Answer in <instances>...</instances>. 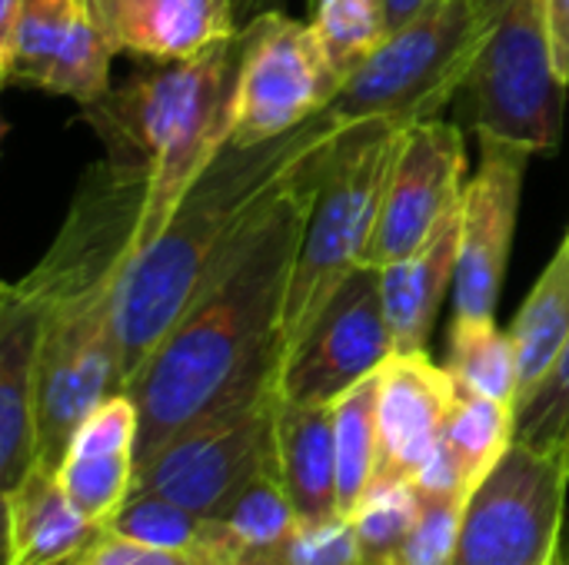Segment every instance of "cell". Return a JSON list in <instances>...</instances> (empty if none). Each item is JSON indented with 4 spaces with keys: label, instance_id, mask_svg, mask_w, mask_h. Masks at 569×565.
I'll return each mask as SVG.
<instances>
[{
    "label": "cell",
    "instance_id": "6da1fadb",
    "mask_svg": "<svg viewBox=\"0 0 569 565\" xmlns=\"http://www.w3.org/2000/svg\"><path fill=\"white\" fill-rule=\"evenodd\" d=\"M340 140L317 153L230 250L127 390L140 413L137 470L190 426L277 393L283 303L313 200Z\"/></svg>",
    "mask_w": 569,
    "mask_h": 565
},
{
    "label": "cell",
    "instance_id": "7a4b0ae2",
    "mask_svg": "<svg viewBox=\"0 0 569 565\" xmlns=\"http://www.w3.org/2000/svg\"><path fill=\"white\" fill-rule=\"evenodd\" d=\"M357 120L333 107L310 123L263 143H227L213 163L187 190L153 243L127 263L113 323L120 343L123 393L133 386L147 360L180 323L200 290L213 280L230 250L263 220L293 176L327 147H333Z\"/></svg>",
    "mask_w": 569,
    "mask_h": 565
},
{
    "label": "cell",
    "instance_id": "3957f363",
    "mask_svg": "<svg viewBox=\"0 0 569 565\" xmlns=\"http://www.w3.org/2000/svg\"><path fill=\"white\" fill-rule=\"evenodd\" d=\"M240 33L187 60H143L120 87L83 107L107 160L147 173L140 250L160 236L187 190L230 143Z\"/></svg>",
    "mask_w": 569,
    "mask_h": 565
},
{
    "label": "cell",
    "instance_id": "277c9868",
    "mask_svg": "<svg viewBox=\"0 0 569 565\" xmlns=\"http://www.w3.org/2000/svg\"><path fill=\"white\" fill-rule=\"evenodd\" d=\"M407 127L373 117L357 120L330 157L323 186L313 200L300 256L290 276L280 343H277V383L297 350L307 343L340 286L363 266L373 240L380 206L403 147Z\"/></svg>",
    "mask_w": 569,
    "mask_h": 565
},
{
    "label": "cell",
    "instance_id": "5b68a950",
    "mask_svg": "<svg viewBox=\"0 0 569 565\" xmlns=\"http://www.w3.org/2000/svg\"><path fill=\"white\" fill-rule=\"evenodd\" d=\"M513 0H430L350 77L333 110L400 127L443 117Z\"/></svg>",
    "mask_w": 569,
    "mask_h": 565
},
{
    "label": "cell",
    "instance_id": "8992f818",
    "mask_svg": "<svg viewBox=\"0 0 569 565\" xmlns=\"http://www.w3.org/2000/svg\"><path fill=\"white\" fill-rule=\"evenodd\" d=\"M457 123L550 153L563 140L567 83L550 43V0H513L453 97Z\"/></svg>",
    "mask_w": 569,
    "mask_h": 565
},
{
    "label": "cell",
    "instance_id": "52a82bcc",
    "mask_svg": "<svg viewBox=\"0 0 569 565\" xmlns=\"http://www.w3.org/2000/svg\"><path fill=\"white\" fill-rule=\"evenodd\" d=\"M117 286L80 293L43 316L37 363V466L57 473L77 426L123 393L113 323Z\"/></svg>",
    "mask_w": 569,
    "mask_h": 565
},
{
    "label": "cell",
    "instance_id": "ba28073f",
    "mask_svg": "<svg viewBox=\"0 0 569 565\" xmlns=\"http://www.w3.org/2000/svg\"><path fill=\"white\" fill-rule=\"evenodd\" d=\"M347 77L310 20L270 10L240 27L230 143L250 147L290 133L337 103Z\"/></svg>",
    "mask_w": 569,
    "mask_h": 565
},
{
    "label": "cell",
    "instance_id": "9c48e42d",
    "mask_svg": "<svg viewBox=\"0 0 569 565\" xmlns=\"http://www.w3.org/2000/svg\"><path fill=\"white\" fill-rule=\"evenodd\" d=\"M567 486L569 453L513 440L467 500L453 565H553Z\"/></svg>",
    "mask_w": 569,
    "mask_h": 565
},
{
    "label": "cell",
    "instance_id": "30bf717a",
    "mask_svg": "<svg viewBox=\"0 0 569 565\" xmlns=\"http://www.w3.org/2000/svg\"><path fill=\"white\" fill-rule=\"evenodd\" d=\"M273 413L277 393L190 426L137 470L130 496H163L190 513L217 516L273 463Z\"/></svg>",
    "mask_w": 569,
    "mask_h": 565
},
{
    "label": "cell",
    "instance_id": "8fae6325",
    "mask_svg": "<svg viewBox=\"0 0 569 565\" xmlns=\"http://www.w3.org/2000/svg\"><path fill=\"white\" fill-rule=\"evenodd\" d=\"M537 150L483 133L480 170L463 186L460 256L453 280V316H493L513 250L523 180Z\"/></svg>",
    "mask_w": 569,
    "mask_h": 565
},
{
    "label": "cell",
    "instance_id": "7c38bea8",
    "mask_svg": "<svg viewBox=\"0 0 569 565\" xmlns=\"http://www.w3.org/2000/svg\"><path fill=\"white\" fill-rule=\"evenodd\" d=\"M463 127L443 117L407 123V137L380 206L363 266H390L417 253L463 200Z\"/></svg>",
    "mask_w": 569,
    "mask_h": 565
},
{
    "label": "cell",
    "instance_id": "4fadbf2b",
    "mask_svg": "<svg viewBox=\"0 0 569 565\" xmlns=\"http://www.w3.org/2000/svg\"><path fill=\"white\" fill-rule=\"evenodd\" d=\"M393 356L377 266H360L323 310L320 323L287 363L277 396L290 403H333Z\"/></svg>",
    "mask_w": 569,
    "mask_h": 565
},
{
    "label": "cell",
    "instance_id": "5bb4252c",
    "mask_svg": "<svg viewBox=\"0 0 569 565\" xmlns=\"http://www.w3.org/2000/svg\"><path fill=\"white\" fill-rule=\"evenodd\" d=\"M457 396L453 373L427 353H393L380 366L377 480H413L423 470L443 440Z\"/></svg>",
    "mask_w": 569,
    "mask_h": 565
},
{
    "label": "cell",
    "instance_id": "9a60e30c",
    "mask_svg": "<svg viewBox=\"0 0 569 565\" xmlns=\"http://www.w3.org/2000/svg\"><path fill=\"white\" fill-rule=\"evenodd\" d=\"M117 53L187 60L240 33L237 0H90Z\"/></svg>",
    "mask_w": 569,
    "mask_h": 565
},
{
    "label": "cell",
    "instance_id": "2e32d148",
    "mask_svg": "<svg viewBox=\"0 0 569 565\" xmlns=\"http://www.w3.org/2000/svg\"><path fill=\"white\" fill-rule=\"evenodd\" d=\"M43 313L0 293V496L37 466V363Z\"/></svg>",
    "mask_w": 569,
    "mask_h": 565
},
{
    "label": "cell",
    "instance_id": "e0dca14e",
    "mask_svg": "<svg viewBox=\"0 0 569 565\" xmlns=\"http://www.w3.org/2000/svg\"><path fill=\"white\" fill-rule=\"evenodd\" d=\"M273 446L280 480L300 523L323 526L343 519L337 496L333 403H290L277 396Z\"/></svg>",
    "mask_w": 569,
    "mask_h": 565
},
{
    "label": "cell",
    "instance_id": "ac0fdd59",
    "mask_svg": "<svg viewBox=\"0 0 569 565\" xmlns=\"http://www.w3.org/2000/svg\"><path fill=\"white\" fill-rule=\"evenodd\" d=\"M460 203L447 213V220L437 226V233L417 253L380 270L383 310H387V323H390V336H393V353H427L443 296H447L450 283L457 280Z\"/></svg>",
    "mask_w": 569,
    "mask_h": 565
},
{
    "label": "cell",
    "instance_id": "d6986e66",
    "mask_svg": "<svg viewBox=\"0 0 569 565\" xmlns=\"http://www.w3.org/2000/svg\"><path fill=\"white\" fill-rule=\"evenodd\" d=\"M3 516V565H73L103 529L73 509L57 473L50 470H33L13 493H7Z\"/></svg>",
    "mask_w": 569,
    "mask_h": 565
},
{
    "label": "cell",
    "instance_id": "ffe728a7",
    "mask_svg": "<svg viewBox=\"0 0 569 565\" xmlns=\"http://www.w3.org/2000/svg\"><path fill=\"white\" fill-rule=\"evenodd\" d=\"M510 336L520 360V400H527L547 380L569 340V226L553 260L517 310Z\"/></svg>",
    "mask_w": 569,
    "mask_h": 565
},
{
    "label": "cell",
    "instance_id": "44dd1931",
    "mask_svg": "<svg viewBox=\"0 0 569 565\" xmlns=\"http://www.w3.org/2000/svg\"><path fill=\"white\" fill-rule=\"evenodd\" d=\"M447 370L463 393H477L510 406H517L520 400L517 346L510 330H500L493 316H453Z\"/></svg>",
    "mask_w": 569,
    "mask_h": 565
},
{
    "label": "cell",
    "instance_id": "7402d4cb",
    "mask_svg": "<svg viewBox=\"0 0 569 565\" xmlns=\"http://www.w3.org/2000/svg\"><path fill=\"white\" fill-rule=\"evenodd\" d=\"M377 403H380V370L333 400L337 496H340L343 519L353 516V509L363 503L367 490L377 480V460H380Z\"/></svg>",
    "mask_w": 569,
    "mask_h": 565
},
{
    "label": "cell",
    "instance_id": "603a6c76",
    "mask_svg": "<svg viewBox=\"0 0 569 565\" xmlns=\"http://www.w3.org/2000/svg\"><path fill=\"white\" fill-rule=\"evenodd\" d=\"M513 440H517V406L460 390L443 430V446L460 463L473 490L503 460Z\"/></svg>",
    "mask_w": 569,
    "mask_h": 565
},
{
    "label": "cell",
    "instance_id": "cb8c5ba5",
    "mask_svg": "<svg viewBox=\"0 0 569 565\" xmlns=\"http://www.w3.org/2000/svg\"><path fill=\"white\" fill-rule=\"evenodd\" d=\"M417 509L420 490L413 480H377L350 516L360 565H400Z\"/></svg>",
    "mask_w": 569,
    "mask_h": 565
},
{
    "label": "cell",
    "instance_id": "d4e9b609",
    "mask_svg": "<svg viewBox=\"0 0 569 565\" xmlns=\"http://www.w3.org/2000/svg\"><path fill=\"white\" fill-rule=\"evenodd\" d=\"M310 23L317 27L327 57L347 77V83L393 37L387 0H317Z\"/></svg>",
    "mask_w": 569,
    "mask_h": 565
},
{
    "label": "cell",
    "instance_id": "484cf974",
    "mask_svg": "<svg viewBox=\"0 0 569 565\" xmlns=\"http://www.w3.org/2000/svg\"><path fill=\"white\" fill-rule=\"evenodd\" d=\"M213 519H220L243 546V556L277 546L287 536H293L300 529V516L287 496V486L280 480L277 470V456L273 463L257 473Z\"/></svg>",
    "mask_w": 569,
    "mask_h": 565
},
{
    "label": "cell",
    "instance_id": "4316f807",
    "mask_svg": "<svg viewBox=\"0 0 569 565\" xmlns=\"http://www.w3.org/2000/svg\"><path fill=\"white\" fill-rule=\"evenodd\" d=\"M57 480L77 513H83L93 526H107L133 493L137 460L133 453L63 456Z\"/></svg>",
    "mask_w": 569,
    "mask_h": 565
},
{
    "label": "cell",
    "instance_id": "83f0119b",
    "mask_svg": "<svg viewBox=\"0 0 569 565\" xmlns=\"http://www.w3.org/2000/svg\"><path fill=\"white\" fill-rule=\"evenodd\" d=\"M517 443L569 453V340L547 380L517 403Z\"/></svg>",
    "mask_w": 569,
    "mask_h": 565
},
{
    "label": "cell",
    "instance_id": "f1b7e54d",
    "mask_svg": "<svg viewBox=\"0 0 569 565\" xmlns=\"http://www.w3.org/2000/svg\"><path fill=\"white\" fill-rule=\"evenodd\" d=\"M467 500H470L467 493H453V496L420 493L417 523L400 553V565H453L463 533Z\"/></svg>",
    "mask_w": 569,
    "mask_h": 565
},
{
    "label": "cell",
    "instance_id": "f546056e",
    "mask_svg": "<svg viewBox=\"0 0 569 565\" xmlns=\"http://www.w3.org/2000/svg\"><path fill=\"white\" fill-rule=\"evenodd\" d=\"M240 565H360L350 519L303 526L277 546L243 556Z\"/></svg>",
    "mask_w": 569,
    "mask_h": 565
},
{
    "label": "cell",
    "instance_id": "4dcf8cb0",
    "mask_svg": "<svg viewBox=\"0 0 569 565\" xmlns=\"http://www.w3.org/2000/svg\"><path fill=\"white\" fill-rule=\"evenodd\" d=\"M73 565H193L190 559L167 553V549H153L133 539H123L110 529H100L90 546L73 559Z\"/></svg>",
    "mask_w": 569,
    "mask_h": 565
},
{
    "label": "cell",
    "instance_id": "1f68e13d",
    "mask_svg": "<svg viewBox=\"0 0 569 565\" xmlns=\"http://www.w3.org/2000/svg\"><path fill=\"white\" fill-rule=\"evenodd\" d=\"M550 43L557 70L569 87V0H550Z\"/></svg>",
    "mask_w": 569,
    "mask_h": 565
},
{
    "label": "cell",
    "instance_id": "d6a6232c",
    "mask_svg": "<svg viewBox=\"0 0 569 565\" xmlns=\"http://www.w3.org/2000/svg\"><path fill=\"white\" fill-rule=\"evenodd\" d=\"M427 3H430V0H387V17H390L393 33H397L400 27H407Z\"/></svg>",
    "mask_w": 569,
    "mask_h": 565
},
{
    "label": "cell",
    "instance_id": "836d02e7",
    "mask_svg": "<svg viewBox=\"0 0 569 565\" xmlns=\"http://www.w3.org/2000/svg\"><path fill=\"white\" fill-rule=\"evenodd\" d=\"M23 3L27 0H0V43H7L20 23V13H23Z\"/></svg>",
    "mask_w": 569,
    "mask_h": 565
},
{
    "label": "cell",
    "instance_id": "e575fe53",
    "mask_svg": "<svg viewBox=\"0 0 569 565\" xmlns=\"http://www.w3.org/2000/svg\"><path fill=\"white\" fill-rule=\"evenodd\" d=\"M283 0H237V17H240V27L250 23L253 17L260 13H270V10H280ZM310 7H317V0H310Z\"/></svg>",
    "mask_w": 569,
    "mask_h": 565
},
{
    "label": "cell",
    "instance_id": "d590c367",
    "mask_svg": "<svg viewBox=\"0 0 569 565\" xmlns=\"http://www.w3.org/2000/svg\"><path fill=\"white\" fill-rule=\"evenodd\" d=\"M553 565H569V536L560 543V553H557V559H553Z\"/></svg>",
    "mask_w": 569,
    "mask_h": 565
}]
</instances>
